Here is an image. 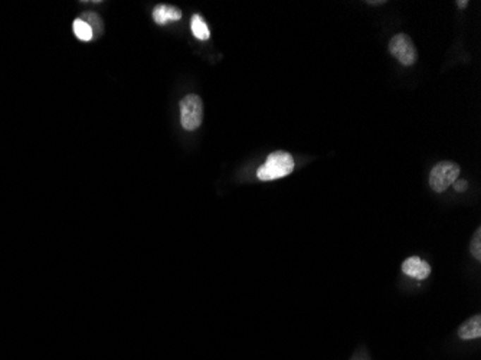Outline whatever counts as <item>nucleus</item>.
Wrapping results in <instances>:
<instances>
[{
    "mask_svg": "<svg viewBox=\"0 0 481 360\" xmlns=\"http://www.w3.org/2000/svg\"><path fill=\"white\" fill-rule=\"evenodd\" d=\"M470 252H471V255H473L477 261L481 259V228H477L475 234L473 235Z\"/></svg>",
    "mask_w": 481,
    "mask_h": 360,
    "instance_id": "10",
    "label": "nucleus"
},
{
    "mask_svg": "<svg viewBox=\"0 0 481 360\" xmlns=\"http://www.w3.org/2000/svg\"><path fill=\"white\" fill-rule=\"evenodd\" d=\"M389 52L405 67H410L418 59V52L414 42L405 34H398L391 39Z\"/></svg>",
    "mask_w": 481,
    "mask_h": 360,
    "instance_id": "4",
    "label": "nucleus"
},
{
    "mask_svg": "<svg viewBox=\"0 0 481 360\" xmlns=\"http://www.w3.org/2000/svg\"><path fill=\"white\" fill-rule=\"evenodd\" d=\"M294 170V160L290 153L274 151L268 156L262 166H260L257 176L260 180H276L288 176Z\"/></svg>",
    "mask_w": 481,
    "mask_h": 360,
    "instance_id": "1",
    "label": "nucleus"
},
{
    "mask_svg": "<svg viewBox=\"0 0 481 360\" xmlns=\"http://www.w3.org/2000/svg\"><path fill=\"white\" fill-rule=\"evenodd\" d=\"M74 34L80 41H84V42L92 41V38H94L92 27L88 25V22H85L81 18L74 20Z\"/></svg>",
    "mask_w": 481,
    "mask_h": 360,
    "instance_id": "9",
    "label": "nucleus"
},
{
    "mask_svg": "<svg viewBox=\"0 0 481 360\" xmlns=\"http://www.w3.org/2000/svg\"><path fill=\"white\" fill-rule=\"evenodd\" d=\"M192 34L200 41H206L211 37V30L200 15H195L192 18Z\"/></svg>",
    "mask_w": 481,
    "mask_h": 360,
    "instance_id": "8",
    "label": "nucleus"
},
{
    "mask_svg": "<svg viewBox=\"0 0 481 360\" xmlns=\"http://www.w3.org/2000/svg\"><path fill=\"white\" fill-rule=\"evenodd\" d=\"M458 336L461 340H473L481 336V316L475 314L458 327Z\"/></svg>",
    "mask_w": 481,
    "mask_h": 360,
    "instance_id": "6",
    "label": "nucleus"
},
{
    "mask_svg": "<svg viewBox=\"0 0 481 360\" xmlns=\"http://www.w3.org/2000/svg\"><path fill=\"white\" fill-rule=\"evenodd\" d=\"M379 4H381V5H382V4H384V2H369V5H379Z\"/></svg>",
    "mask_w": 481,
    "mask_h": 360,
    "instance_id": "13",
    "label": "nucleus"
},
{
    "mask_svg": "<svg viewBox=\"0 0 481 360\" xmlns=\"http://www.w3.org/2000/svg\"><path fill=\"white\" fill-rule=\"evenodd\" d=\"M453 185H454V189H456L457 192H464V190L467 189V182H465V180H458V179H457Z\"/></svg>",
    "mask_w": 481,
    "mask_h": 360,
    "instance_id": "11",
    "label": "nucleus"
},
{
    "mask_svg": "<svg viewBox=\"0 0 481 360\" xmlns=\"http://www.w3.org/2000/svg\"><path fill=\"white\" fill-rule=\"evenodd\" d=\"M402 271L410 278L425 280L431 274V267L427 261L421 259L420 256H409L402 263Z\"/></svg>",
    "mask_w": 481,
    "mask_h": 360,
    "instance_id": "5",
    "label": "nucleus"
},
{
    "mask_svg": "<svg viewBox=\"0 0 481 360\" xmlns=\"http://www.w3.org/2000/svg\"><path fill=\"white\" fill-rule=\"evenodd\" d=\"M457 5H458V8H460V9H464V8H467L468 2H467V0H463V2H461V0H460V2H457Z\"/></svg>",
    "mask_w": 481,
    "mask_h": 360,
    "instance_id": "12",
    "label": "nucleus"
},
{
    "mask_svg": "<svg viewBox=\"0 0 481 360\" xmlns=\"http://www.w3.org/2000/svg\"><path fill=\"white\" fill-rule=\"evenodd\" d=\"M182 18V12L178 8L157 5L153 11V19L159 25H166L170 20H179Z\"/></svg>",
    "mask_w": 481,
    "mask_h": 360,
    "instance_id": "7",
    "label": "nucleus"
},
{
    "mask_svg": "<svg viewBox=\"0 0 481 360\" xmlns=\"http://www.w3.org/2000/svg\"><path fill=\"white\" fill-rule=\"evenodd\" d=\"M461 169L454 161H439L430 173V186L434 192L441 193L449 189L458 178Z\"/></svg>",
    "mask_w": 481,
    "mask_h": 360,
    "instance_id": "2",
    "label": "nucleus"
},
{
    "mask_svg": "<svg viewBox=\"0 0 481 360\" xmlns=\"http://www.w3.org/2000/svg\"><path fill=\"white\" fill-rule=\"evenodd\" d=\"M203 118V104L196 94L186 95L181 101V121L188 132L199 128Z\"/></svg>",
    "mask_w": 481,
    "mask_h": 360,
    "instance_id": "3",
    "label": "nucleus"
}]
</instances>
